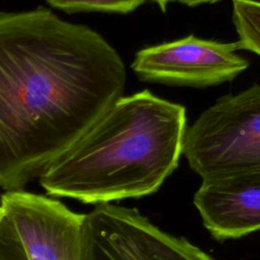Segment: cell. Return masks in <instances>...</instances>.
Returning <instances> with one entry per match:
<instances>
[{"label": "cell", "mask_w": 260, "mask_h": 260, "mask_svg": "<svg viewBox=\"0 0 260 260\" xmlns=\"http://www.w3.org/2000/svg\"><path fill=\"white\" fill-rule=\"evenodd\" d=\"M118 52L48 8L0 12V188L21 190L123 96Z\"/></svg>", "instance_id": "obj_1"}, {"label": "cell", "mask_w": 260, "mask_h": 260, "mask_svg": "<svg viewBox=\"0 0 260 260\" xmlns=\"http://www.w3.org/2000/svg\"><path fill=\"white\" fill-rule=\"evenodd\" d=\"M186 108L144 89L121 96L40 176L49 196L84 204L155 193L177 169Z\"/></svg>", "instance_id": "obj_2"}, {"label": "cell", "mask_w": 260, "mask_h": 260, "mask_svg": "<svg viewBox=\"0 0 260 260\" xmlns=\"http://www.w3.org/2000/svg\"><path fill=\"white\" fill-rule=\"evenodd\" d=\"M183 154L202 182L260 178V84L203 111L187 128Z\"/></svg>", "instance_id": "obj_3"}, {"label": "cell", "mask_w": 260, "mask_h": 260, "mask_svg": "<svg viewBox=\"0 0 260 260\" xmlns=\"http://www.w3.org/2000/svg\"><path fill=\"white\" fill-rule=\"evenodd\" d=\"M82 260H215L183 237L152 223L137 208L96 204L84 215Z\"/></svg>", "instance_id": "obj_4"}, {"label": "cell", "mask_w": 260, "mask_h": 260, "mask_svg": "<svg viewBox=\"0 0 260 260\" xmlns=\"http://www.w3.org/2000/svg\"><path fill=\"white\" fill-rule=\"evenodd\" d=\"M237 42L223 43L189 35L136 52L131 69L146 82L206 87L231 81L249 61L238 54Z\"/></svg>", "instance_id": "obj_5"}, {"label": "cell", "mask_w": 260, "mask_h": 260, "mask_svg": "<svg viewBox=\"0 0 260 260\" xmlns=\"http://www.w3.org/2000/svg\"><path fill=\"white\" fill-rule=\"evenodd\" d=\"M28 260H82L85 213H77L55 197L21 190L0 199Z\"/></svg>", "instance_id": "obj_6"}, {"label": "cell", "mask_w": 260, "mask_h": 260, "mask_svg": "<svg viewBox=\"0 0 260 260\" xmlns=\"http://www.w3.org/2000/svg\"><path fill=\"white\" fill-rule=\"evenodd\" d=\"M193 203L216 240L239 239L260 231V178L201 182Z\"/></svg>", "instance_id": "obj_7"}, {"label": "cell", "mask_w": 260, "mask_h": 260, "mask_svg": "<svg viewBox=\"0 0 260 260\" xmlns=\"http://www.w3.org/2000/svg\"><path fill=\"white\" fill-rule=\"evenodd\" d=\"M232 20L239 38V49L260 57V1L232 0Z\"/></svg>", "instance_id": "obj_8"}, {"label": "cell", "mask_w": 260, "mask_h": 260, "mask_svg": "<svg viewBox=\"0 0 260 260\" xmlns=\"http://www.w3.org/2000/svg\"><path fill=\"white\" fill-rule=\"evenodd\" d=\"M51 6L67 12L101 11L126 14L146 0H46Z\"/></svg>", "instance_id": "obj_9"}, {"label": "cell", "mask_w": 260, "mask_h": 260, "mask_svg": "<svg viewBox=\"0 0 260 260\" xmlns=\"http://www.w3.org/2000/svg\"><path fill=\"white\" fill-rule=\"evenodd\" d=\"M0 260H28L9 218L0 213Z\"/></svg>", "instance_id": "obj_10"}, {"label": "cell", "mask_w": 260, "mask_h": 260, "mask_svg": "<svg viewBox=\"0 0 260 260\" xmlns=\"http://www.w3.org/2000/svg\"><path fill=\"white\" fill-rule=\"evenodd\" d=\"M220 0H179V2L183 3L186 6L189 7H195L198 5H202V4H212L215 2H218Z\"/></svg>", "instance_id": "obj_11"}, {"label": "cell", "mask_w": 260, "mask_h": 260, "mask_svg": "<svg viewBox=\"0 0 260 260\" xmlns=\"http://www.w3.org/2000/svg\"><path fill=\"white\" fill-rule=\"evenodd\" d=\"M157 6L159 7V9L162 11V12H166L167 8H168V4L175 1V0H153Z\"/></svg>", "instance_id": "obj_12"}, {"label": "cell", "mask_w": 260, "mask_h": 260, "mask_svg": "<svg viewBox=\"0 0 260 260\" xmlns=\"http://www.w3.org/2000/svg\"><path fill=\"white\" fill-rule=\"evenodd\" d=\"M0 213H1V207H0Z\"/></svg>", "instance_id": "obj_13"}]
</instances>
